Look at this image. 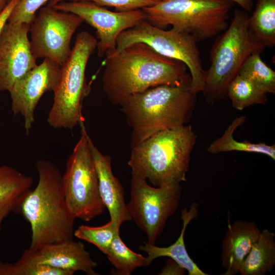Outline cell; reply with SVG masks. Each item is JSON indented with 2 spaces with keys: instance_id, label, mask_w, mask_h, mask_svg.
<instances>
[{
  "instance_id": "1",
  "label": "cell",
  "mask_w": 275,
  "mask_h": 275,
  "mask_svg": "<svg viewBox=\"0 0 275 275\" xmlns=\"http://www.w3.org/2000/svg\"><path fill=\"white\" fill-rule=\"evenodd\" d=\"M106 56L102 89L113 104L121 106L131 96L157 86L191 85L184 63L162 56L144 43Z\"/></svg>"
},
{
  "instance_id": "2",
  "label": "cell",
  "mask_w": 275,
  "mask_h": 275,
  "mask_svg": "<svg viewBox=\"0 0 275 275\" xmlns=\"http://www.w3.org/2000/svg\"><path fill=\"white\" fill-rule=\"evenodd\" d=\"M36 168L37 185L26 195L18 212L30 223L29 249L33 251L49 243L73 239L75 219L66 202L59 169L45 159L39 160Z\"/></svg>"
},
{
  "instance_id": "3",
  "label": "cell",
  "mask_w": 275,
  "mask_h": 275,
  "mask_svg": "<svg viewBox=\"0 0 275 275\" xmlns=\"http://www.w3.org/2000/svg\"><path fill=\"white\" fill-rule=\"evenodd\" d=\"M198 93L190 84L160 85L129 97L121 105L131 129V148L154 133L186 125L191 120Z\"/></svg>"
},
{
  "instance_id": "4",
  "label": "cell",
  "mask_w": 275,
  "mask_h": 275,
  "mask_svg": "<svg viewBox=\"0 0 275 275\" xmlns=\"http://www.w3.org/2000/svg\"><path fill=\"white\" fill-rule=\"evenodd\" d=\"M196 140L190 125L154 133L131 148L128 161L131 174L155 187L186 181Z\"/></svg>"
},
{
  "instance_id": "5",
  "label": "cell",
  "mask_w": 275,
  "mask_h": 275,
  "mask_svg": "<svg viewBox=\"0 0 275 275\" xmlns=\"http://www.w3.org/2000/svg\"><path fill=\"white\" fill-rule=\"evenodd\" d=\"M248 12L235 9L231 23L216 36L210 52V66L203 73L204 98L209 105L224 99L228 87L238 74L246 58L265 48L251 36L248 29Z\"/></svg>"
},
{
  "instance_id": "6",
  "label": "cell",
  "mask_w": 275,
  "mask_h": 275,
  "mask_svg": "<svg viewBox=\"0 0 275 275\" xmlns=\"http://www.w3.org/2000/svg\"><path fill=\"white\" fill-rule=\"evenodd\" d=\"M97 40L87 31L79 33L66 61L60 66L58 81L47 123L54 128L72 129L84 122V100L89 94L86 69L91 55L97 48Z\"/></svg>"
},
{
  "instance_id": "7",
  "label": "cell",
  "mask_w": 275,
  "mask_h": 275,
  "mask_svg": "<svg viewBox=\"0 0 275 275\" xmlns=\"http://www.w3.org/2000/svg\"><path fill=\"white\" fill-rule=\"evenodd\" d=\"M233 4L228 0H159L142 10L145 20L152 25L162 29L171 25L199 42L227 29Z\"/></svg>"
},
{
  "instance_id": "8",
  "label": "cell",
  "mask_w": 275,
  "mask_h": 275,
  "mask_svg": "<svg viewBox=\"0 0 275 275\" xmlns=\"http://www.w3.org/2000/svg\"><path fill=\"white\" fill-rule=\"evenodd\" d=\"M80 135L66 163L62 175L65 198L75 218L89 222L103 213L105 206L101 198L98 178L85 123Z\"/></svg>"
},
{
  "instance_id": "9",
  "label": "cell",
  "mask_w": 275,
  "mask_h": 275,
  "mask_svg": "<svg viewBox=\"0 0 275 275\" xmlns=\"http://www.w3.org/2000/svg\"><path fill=\"white\" fill-rule=\"evenodd\" d=\"M197 42L189 34L172 29L164 30L142 20L119 35L114 51L118 52L133 44L142 43L162 56L180 61L189 71L191 87L198 93L203 87L204 70Z\"/></svg>"
},
{
  "instance_id": "10",
  "label": "cell",
  "mask_w": 275,
  "mask_h": 275,
  "mask_svg": "<svg viewBox=\"0 0 275 275\" xmlns=\"http://www.w3.org/2000/svg\"><path fill=\"white\" fill-rule=\"evenodd\" d=\"M181 189L180 183L152 187L146 179L132 174L127 207L131 219L146 235L148 243L155 244L167 220L176 211Z\"/></svg>"
},
{
  "instance_id": "11",
  "label": "cell",
  "mask_w": 275,
  "mask_h": 275,
  "mask_svg": "<svg viewBox=\"0 0 275 275\" xmlns=\"http://www.w3.org/2000/svg\"><path fill=\"white\" fill-rule=\"evenodd\" d=\"M83 22L73 13L61 12L48 6L42 8L29 30L35 57L49 59L61 66L71 53L72 37Z\"/></svg>"
},
{
  "instance_id": "12",
  "label": "cell",
  "mask_w": 275,
  "mask_h": 275,
  "mask_svg": "<svg viewBox=\"0 0 275 275\" xmlns=\"http://www.w3.org/2000/svg\"><path fill=\"white\" fill-rule=\"evenodd\" d=\"M51 7L73 13L95 29L98 39L96 48L99 58L115 50L119 35L145 18L142 9L113 12L90 1H64Z\"/></svg>"
},
{
  "instance_id": "13",
  "label": "cell",
  "mask_w": 275,
  "mask_h": 275,
  "mask_svg": "<svg viewBox=\"0 0 275 275\" xmlns=\"http://www.w3.org/2000/svg\"><path fill=\"white\" fill-rule=\"evenodd\" d=\"M60 66L50 59H44L18 80L8 91L12 112L23 117L26 134L30 133L35 122V111L42 96L46 92L53 91L57 86Z\"/></svg>"
},
{
  "instance_id": "14",
  "label": "cell",
  "mask_w": 275,
  "mask_h": 275,
  "mask_svg": "<svg viewBox=\"0 0 275 275\" xmlns=\"http://www.w3.org/2000/svg\"><path fill=\"white\" fill-rule=\"evenodd\" d=\"M30 26L7 22L1 32L0 91H9L37 65L28 37Z\"/></svg>"
},
{
  "instance_id": "15",
  "label": "cell",
  "mask_w": 275,
  "mask_h": 275,
  "mask_svg": "<svg viewBox=\"0 0 275 275\" xmlns=\"http://www.w3.org/2000/svg\"><path fill=\"white\" fill-rule=\"evenodd\" d=\"M21 257L66 271L70 275L77 271L88 275L98 274L94 270L97 263L91 258L84 244L73 239L49 243L36 251L25 249Z\"/></svg>"
},
{
  "instance_id": "16",
  "label": "cell",
  "mask_w": 275,
  "mask_h": 275,
  "mask_svg": "<svg viewBox=\"0 0 275 275\" xmlns=\"http://www.w3.org/2000/svg\"><path fill=\"white\" fill-rule=\"evenodd\" d=\"M89 142L98 175L101 198L109 212L110 220L120 227L123 223L132 220L125 202L123 187L113 173L111 157L103 154L90 136Z\"/></svg>"
},
{
  "instance_id": "17",
  "label": "cell",
  "mask_w": 275,
  "mask_h": 275,
  "mask_svg": "<svg viewBox=\"0 0 275 275\" xmlns=\"http://www.w3.org/2000/svg\"><path fill=\"white\" fill-rule=\"evenodd\" d=\"M261 231L252 222L237 220L229 223L222 242V265L224 275L239 273L240 265L252 247L258 239Z\"/></svg>"
},
{
  "instance_id": "18",
  "label": "cell",
  "mask_w": 275,
  "mask_h": 275,
  "mask_svg": "<svg viewBox=\"0 0 275 275\" xmlns=\"http://www.w3.org/2000/svg\"><path fill=\"white\" fill-rule=\"evenodd\" d=\"M198 213V204L193 203L189 208H184L181 213L180 219L183 225L180 234L176 241L167 247H159L144 242L140 249L146 253L147 258L151 262L155 259L168 257L175 261L180 266L187 270L189 275H207L203 271L189 256L184 243V234L189 223L196 218Z\"/></svg>"
},
{
  "instance_id": "19",
  "label": "cell",
  "mask_w": 275,
  "mask_h": 275,
  "mask_svg": "<svg viewBox=\"0 0 275 275\" xmlns=\"http://www.w3.org/2000/svg\"><path fill=\"white\" fill-rule=\"evenodd\" d=\"M33 183L31 176L10 166H0V230L3 220L10 213L19 212Z\"/></svg>"
},
{
  "instance_id": "20",
  "label": "cell",
  "mask_w": 275,
  "mask_h": 275,
  "mask_svg": "<svg viewBox=\"0 0 275 275\" xmlns=\"http://www.w3.org/2000/svg\"><path fill=\"white\" fill-rule=\"evenodd\" d=\"M275 234L268 229L261 231L259 237L243 260L241 275H264L275 265Z\"/></svg>"
},
{
  "instance_id": "21",
  "label": "cell",
  "mask_w": 275,
  "mask_h": 275,
  "mask_svg": "<svg viewBox=\"0 0 275 275\" xmlns=\"http://www.w3.org/2000/svg\"><path fill=\"white\" fill-rule=\"evenodd\" d=\"M245 117H236L226 129L223 134L212 142L207 149L208 153L217 154L222 152L240 151L256 153L266 155L275 159V145H269L265 143H253L248 141H237L233 137L236 128L243 125Z\"/></svg>"
},
{
  "instance_id": "22",
  "label": "cell",
  "mask_w": 275,
  "mask_h": 275,
  "mask_svg": "<svg viewBox=\"0 0 275 275\" xmlns=\"http://www.w3.org/2000/svg\"><path fill=\"white\" fill-rule=\"evenodd\" d=\"M251 36L264 47L275 45V0H257L252 15L248 18Z\"/></svg>"
},
{
  "instance_id": "23",
  "label": "cell",
  "mask_w": 275,
  "mask_h": 275,
  "mask_svg": "<svg viewBox=\"0 0 275 275\" xmlns=\"http://www.w3.org/2000/svg\"><path fill=\"white\" fill-rule=\"evenodd\" d=\"M106 255L114 267L111 271L114 274L130 275L137 268L151 264L147 257L133 252L124 243L119 232L115 235Z\"/></svg>"
},
{
  "instance_id": "24",
  "label": "cell",
  "mask_w": 275,
  "mask_h": 275,
  "mask_svg": "<svg viewBox=\"0 0 275 275\" xmlns=\"http://www.w3.org/2000/svg\"><path fill=\"white\" fill-rule=\"evenodd\" d=\"M227 96L230 99L232 106L238 111L254 104H265L268 100L266 93L239 74L229 84Z\"/></svg>"
},
{
  "instance_id": "25",
  "label": "cell",
  "mask_w": 275,
  "mask_h": 275,
  "mask_svg": "<svg viewBox=\"0 0 275 275\" xmlns=\"http://www.w3.org/2000/svg\"><path fill=\"white\" fill-rule=\"evenodd\" d=\"M262 51L257 50L250 55L242 64L238 74L266 94H274L275 72L262 60Z\"/></svg>"
},
{
  "instance_id": "26",
  "label": "cell",
  "mask_w": 275,
  "mask_h": 275,
  "mask_svg": "<svg viewBox=\"0 0 275 275\" xmlns=\"http://www.w3.org/2000/svg\"><path fill=\"white\" fill-rule=\"evenodd\" d=\"M120 228L111 220L101 226L81 225L74 232V236L94 244L106 255Z\"/></svg>"
},
{
  "instance_id": "27",
  "label": "cell",
  "mask_w": 275,
  "mask_h": 275,
  "mask_svg": "<svg viewBox=\"0 0 275 275\" xmlns=\"http://www.w3.org/2000/svg\"><path fill=\"white\" fill-rule=\"evenodd\" d=\"M0 275H70L66 271L37 263L21 257L15 263L0 260Z\"/></svg>"
},
{
  "instance_id": "28",
  "label": "cell",
  "mask_w": 275,
  "mask_h": 275,
  "mask_svg": "<svg viewBox=\"0 0 275 275\" xmlns=\"http://www.w3.org/2000/svg\"><path fill=\"white\" fill-rule=\"evenodd\" d=\"M49 0H19L7 22L25 23L30 25L36 17L37 11Z\"/></svg>"
},
{
  "instance_id": "29",
  "label": "cell",
  "mask_w": 275,
  "mask_h": 275,
  "mask_svg": "<svg viewBox=\"0 0 275 275\" xmlns=\"http://www.w3.org/2000/svg\"><path fill=\"white\" fill-rule=\"evenodd\" d=\"M90 1L101 6L114 7L116 11L126 12L150 7L155 5L159 0H49L47 6L51 7L64 1Z\"/></svg>"
},
{
  "instance_id": "30",
  "label": "cell",
  "mask_w": 275,
  "mask_h": 275,
  "mask_svg": "<svg viewBox=\"0 0 275 275\" xmlns=\"http://www.w3.org/2000/svg\"><path fill=\"white\" fill-rule=\"evenodd\" d=\"M185 270L172 259L168 260L159 274H183Z\"/></svg>"
},
{
  "instance_id": "31",
  "label": "cell",
  "mask_w": 275,
  "mask_h": 275,
  "mask_svg": "<svg viewBox=\"0 0 275 275\" xmlns=\"http://www.w3.org/2000/svg\"><path fill=\"white\" fill-rule=\"evenodd\" d=\"M19 0H10L0 13V33Z\"/></svg>"
},
{
  "instance_id": "32",
  "label": "cell",
  "mask_w": 275,
  "mask_h": 275,
  "mask_svg": "<svg viewBox=\"0 0 275 275\" xmlns=\"http://www.w3.org/2000/svg\"><path fill=\"white\" fill-rule=\"evenodd\" d=\"M233 3H236L242 8L243 10L249 12L252 10L254 0H228Z\"/></svg>"
},
{
  "instance_id": "33",
  "label": "cell",
  "mask_w": 275,
  "mask_h": 275,
  "mask_svg": "<svg viewBox=\"0 0 275 275\" xmlns=\"http://www.w3.org/2000/svg\"><path fill=\"white\" fill-rule=\"evenodd\" d=\"M8 2V0H0V13L4 9Z\"/></svg>"
},
{
  "instance_id": "34",
  "label": "cell",
  "mask_w": 275,
  "mask_h": 275,
  "mask_svg": "<svg viewBox=\"0 0 275 275\" xmlns=\"http://www.w3.org/2000/svg\"><path fill=\"white\" fill-rule=\"evenodd\" d=\"M8 1H9V2L10 0H8Z\"/></svg>"
}]
</instances>
